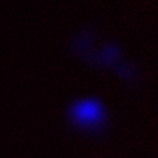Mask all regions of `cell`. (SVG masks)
<instances>
[{"label":"cell","instance_id":"cell-1","mask_svg":"<svg viewBox=\"0 0 158 158\" xmlns=\"http://www.w3.org/2000/svg\"><path fill=\"white\" fill-rule=\"evenodd\" d=\"M69 124L76 130L91 134L102 133L108 124V110L98 98L86 96L75 100L67 110Z\"/></svg>","mask_w":158,"mask_h":158},{"label":"cell","instance_id":"cell-2","mask_svg":"<svg viewBox=\"0 0 158 158\" xmlns=\"http://www.w3.org/2000/svg\"><path fill=\"white\" fill-rule=\"evenodd\" d=\"M120 56V48L117 44H107L106 46L100 51L98 62L101 65L110 67L118 62Z\"/></svg>","mask_w":158,"mask_h":158}]
</instances>
